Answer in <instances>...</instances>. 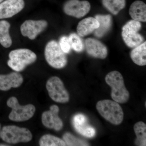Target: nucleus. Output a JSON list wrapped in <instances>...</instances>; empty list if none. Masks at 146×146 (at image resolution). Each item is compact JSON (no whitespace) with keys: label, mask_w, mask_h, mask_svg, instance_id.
Instances as JSON below:
<instances>
[{"label":"nucleus","mask_w":146,"mask_h":146,"mask_svg":"<svg viewBox=\"0 0 146 146\" xmlns=\"http://www.w3.org/2000/svg\"><path fill=\"white\" fill-rule=\"evenodd\" d=\"M105 81L112 89L111 96L112 99L118 103L127 102L129 94L125 85L121 74L117 71H112L106 76Z\"/></svg>","instance_id":"f257e3e1"},{"label":"nucleus","mask_w":146,"mask_h":146,"mask_svg":"<svg viewBox=\"0 0 146 146\" xmlns=\"http://www.w3.org/2000/svg\"><path fill=\"white\" fill-rule=\"evenodd\" d=\"M9 67L17 72L23 71L27 66L35 63L37 59L35 53L27 48L13 50L9 54Z\"/></svg>","instance_id":"f03ea898"},{"label":"nucleus","mask_w":146,"mask_h":146,"mask_svg":"<svg viewBox=\"0 0 146 146\" xmlns=\"http://www.w3.org/2000/svg\"><path fill=\"white\" fill-rule=\"evenodd\" d=\"M97 110L103 117L109 122L119 125L122 122L124 113L118 102L109 100L98 102L96 106Z\"/></svg>","instance_id":"7ed1b4c3"},{"label":"nucleus","mask_w":146,"mask_h":146,"mask_svg":"<svg viewBox=\"0 0 146 146\" xmlns=\"http://www.w3.org/2000/svg\"><path fill=\"white\" fill-rule=\"evenodd\" d=\"M1 138L10 144L28 143L31 141L33 134L28 129L14 125L3 127L1 131Z\"/></svg>","instance_id":"20e7f679"},{"label":"nucleus","mask_w":146,"mask_h":146,"mask_svg":"<svg viewBox=\"0 0 146 146\" xmlns=\"http://www.w3.org/2000/svg\"><path fill=\"white\" fill-rule=\"evenodd\" d=\"M9 107L12 109L9 115V119L13 121L23 122L28 121L34 116L36 108L31 104L21 105L17 98L11 97L7 102Z\"/></svg>","instance_id":"39448f33"},{"label":"nucleus","mask_w":146,"mask_h":146,"mask_svg":"<svg viewBox=\"0 0 146 146\" xmlns=\"http://www.w3.org/2000/svg\"><path fill=\"white\" fill-rule=\"evenodd\" d=\"M44 55L47 63L55 69L64 68L68 63L65 54L55 40H51L47 43L45 48Z\"/></svg>","instance_id":"423d86ee"},{"label":"nucleus","mask_w":146,"mask_h":146,"mask_svg":"<svg viewBox=\"0 0 146 146\" xmlns=\"http://www.w3.org/2000/svg\"><path fill=\"white\" fill-rule=\"evenodd\" d=\"M46 88L50 98L54 101L66 103L70 101L69 93L58 77L54 76L50 78L46 83Z\"/></svg>","instance_id":"0eeeda50"},{"label":"nucleus","mask_w":146,"mask_h":146,"mask_svg":"<svg viewBox=\"0 0 146 146\" xmlns=\"http://www.w3.org/2000/svg\"><path fill=\"white\" fill-rule=\"evenodd\" d=\"M141 27L140 22L133 20L129 21L123 27L122 36L127 46L134 48L143 42V37L138 33Z\"/></svg>","instance_id":"6e6552de"},{"label":"nucleus","mask_w":146,"mask_h":146,"mask_svg":"<svg viewBox=\"0 0 146 146\" xmlns=\"http://www.w3.org/2000/svg\"><path fill=\"white\" fill-rule=\"evenodd\" d=\"M48 25L45 20H27L21 25V34L31 40H34L46 29Z\"/></svg>","instance_id":"1a4fd4ad"},{"label":"nucleus","mask_w":146,"mask_h":146,"mask_svg":"<svg viewBox=\"0 0 146 146\" xmlns=\"http://www.w3.org/2000/svg\"><path fill=\"white\" fill-rule=\"evenodd\" d=\"M63 11L68 16L81 18L90 11L91 5L86 1L68 0L63 5Z\"/></svg>","instance_id":"9d476101"},{"label":"nucleus","mask_w":146,"mask_h":146,"mask_svg":"<svg viewBox=\"0 0 146 146\" xmlns=\"http://www.w3.org/2000/svg\"><path fill=\"white\" fill-rule=\"evenodd\" d=\"M59 108L57 105H53L50 107V110L42 113V121L43 125L47 128L59 131L63 126V121L59 117Z\"/></svg>","instance_id":"9b49d317"},{"label":"nucleus","mask_w":146,"mask_h":146,"mask_svg":"<svg viewBox=\"0 0 146 146\" xmlns=\"http://www.w3.org/2000/svg\"><path fill=\"white\" fill-rule=\"evenodd\" d=\"M24 0H5L0 3V19L11 18L25 7Z\"/></svg>","instance_id":"f8f14e48"},{"label":"nucleus","mask_w":146,"mask_h":146,"mask_svg":"<svg viewBox=\"0 0 146 146\" xmlns=\"http://www.w3.org/2000/svg\"><path fill=\"white\" fill-rule=\"evenodd\" d=\"M72 123L76 131L80 135L88 138L96 136V129L89 124L87 117L83 114L75 115L72 119Z\"/></svg>","instance_id":"ddd939ff"},{"label":"nucleus","mask_w":146,"mask_h":146,"mask_svg":"<svg viewBox=\"0 0 146 146\" xmlns=\"http://www.w3.org/2000/svg\"><path fill=\"white\" fill-rule=\"evenodd\" d=\"M85 46L87 53L96 58L105 59L107 57V48L99 40L88 38L85 40Z\"/></svg>","instance_id":"4468645a"},{"label":"nucleus","mask_w":146,"mask_h":146,"mask_svg":"<svg viewBox=\"0 0 146 146\" xmlns=\"http://www.w3.org/2000/svg\"><path fill=\"white\" fill-rule=\"evenodd\" d=\"M23 81V76L18 72L0 74V90L7 91L12 88H18L22 85Z\"/></svg>","instance_id":"2eb2a0df"},{"label":"nucleus","mask_w":146,"mask_h":146,"mask_svg":"<svg viewBox=\"0 0 146 146\" xmlns=\"http://www.w3.org/2000/svg\"><path fill=\"white\" fill-rule=\"evenodd\" d=\"M99 27L98 21L93 17L84 18L79 23L77 32L79 36H84L91 34Z\"/></svg>","instance_id":"dca6fc26"},{"label":"nucleus","mask_w":146,"mask_h":146,"mask_svg":"<svg viewBox=\"0 0 146 146\" xmlns=\"http://www.w3.org/2000/svg\"><path fill=\"white\" fill-rule=\"evenodd\" d=\"M129 15L135 21L139 22L146 21V5L141 1H136L130 6Z\"/></svg>","instance_id":"f3484780"},{"label":"nucleus","mask_w":146,"mask_h":146,"mask_svg":"<svg viewBox=\"0 0 146 146\" xmlns=\"http://www.w3.org/2000/svg\"><path fill=\"white\" fill-rule=\"evenodd\" d=\"M95 18L98 21L99 27L95 30V36L101 38L107 33L112 25V17L111 15H97Z\"/></svg>","instance_id":"a211bd4d"},{"label":"nucleus","mask_w":146,"mask_h":146,"mask_svg":"<svg viewBox=\"0 0 146 146\" xmlns=\"http://www.w3.org/2000/svg\"><path fill=\"white\" fill-rule=\"evenodd\" d=\"M131 58L136 65L145 66L146 65V42L141 44L133 49L130 53Z\"/></svg>","instance_id":"6ab92c4d"},{"label":"nucleus","mask_w":146,"mask_h":146,"mask_svg":"<svg viewBox=\"0 0 146 146\" xmlns=\"http://www.w3.org/2000/svg\"><path fill=\"white\" fill-rule=\"evenodd\" d=\"M10 24L8 21H0V44L5 48H9L12 41L9 34Z\"/></svg>","instance_id":"aec40b11"},{"label":"nucleus","mask_w":146,"mask_h":146,"mask_svg":"<svg viewBox=\"0 0 146 146\" xmlns=\"http://www.w3.org/2000/svg\"><path fill=\"white\" fill-rule=\"evenodd\" d=\"M134 132L136 134V139L135 141L136 145H146V125L143 121L136 123L133 127Z\"/></svg>","instance_id":"412c9836"},{"label":"nucleus","mask_w":146,"mask_h":146,"mask_svg":"<svg viewBox=\"0 0 146 146\" xmlns=\"http://www.w3.org/2000/svg\"><path fill=\"white\" fill-rule=\"evenodd\" d=\"M104 7L114 15H117L125 6V0H102Z\"/></svg>","instance_id":"4be33fe9"},{"label":"nucleus","mask_w":146,"mask_h":146,"mask_svg":"<svg viewBox=\"0 0 146 146\" xmlns=\"http://www.w3.org/2000/svg\"><path fill=\"white\" fill-rule=\"evenodd\" d=\"M39 145L40 146H66L63 140L50 134L43 135L39 139Z\"/></svg>","instance_id":"5701e85b"},{"label":"nucleus","mask_w":146,"mask_h":146,"mask_svg":"<svg viewBox=\"0 0 146 146\" xmlns=\"http://www.w3.org/2000/svg\"><path fill=\"white\" fill-rule=\"evenodd\" d=\"M63 141L68 146H89V143L74 136L72 133L66 132L63 134Z\"/></svg>","instance_id":"b1692460"},{"label":"nucleus","mask_w":146,"mask_h":146,"mask_svg":"<svg viewBox=\"0 0 146 146\" xmlns=\"http://www.w3.org/2000/svg\"><path fill=\"white\" fill-rule=\"evenodd\" d=\"M71 48L78 52H81L83 50L84 44L81 38L75 33H71L68 36Z\"/></svg>","instance_id":"393cba45"},{"label":"nucleus","mask_w":146,"mask_h":146,"mask_svg":"<svg viewBox=\"0 0 146 146\" xmlns=\"http://www.w3.org/2000/svg\"><path fill=\"white\" fill-rule=\"evenodd\" d=\"M58 44L60 48L65 54H68L70 52L72 48L68 36H61L59 39Z\"/></svg>","instance_id":"a878e982"},{"label":"nucleus","mask_w":146,"mask_h":146,"mask_svg":"<svg viewBox=\"0 0 146 146\" xmlns=\"http://www.w3.org/2000/svg\"><path fill=\"white\" fill-rule=\"evenodd\" d=\"M1 124H0V138L1 137Z\"/></svg>","instance_id":"bb28decb"},{"label":"nucleus","mask_w":146,"mask_h":146,"mask_svg":"<svg viewBox=\"0 0 146 146\" xmlns=\"http://www.w3.org/2000/svg\"><path fill=\"white\" fill-rule=\"evenodd\" d=\"M0 146H8L7 145H4V144H0Z\"/></svg>","instance_id":"cd10ccee"},{"label":"nucleus","mask_w":146,"mask_h":146,"mask_svg":"<svg viewBox=\"0 0 146 146\" xmlns=\"http://www.w3.org/2000/svg\"><path fill=\"white\" fill-rule=\"evenodd\" d=\"M3 1H4V0H0V3H1Z\"/></svg>","instance_id":"c85d7f7f"}]
</instances>
